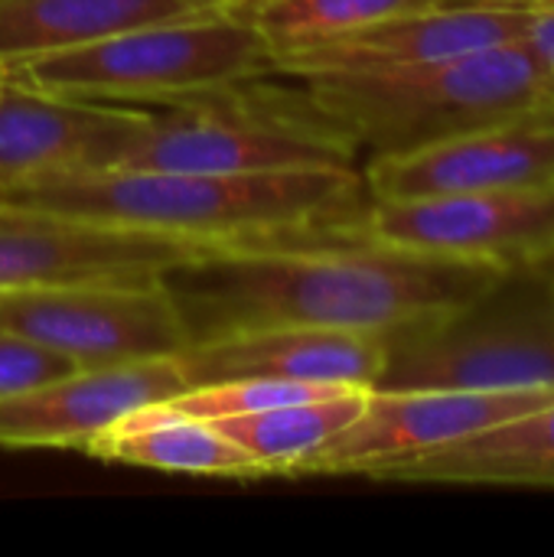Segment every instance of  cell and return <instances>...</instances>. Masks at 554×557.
Segmentation results:
<instances>
[{
	"mask_svg": "<svg viewBox=\"0 0 554 557\" xmlns=\"http://www.w3.org/2000/svg\"><path fill=\"white\" fill-rule=\"evenodd\" d=\"M506 268L385 245L343 228L209 245L160 274L189 343L320 326L389 336L480 297Z\"/></svg>",
	"mask_w": 554,
	"mask_h": 557,
	"instance_id": "obj_1",
	"label": "cell"
},
{
	"mask_svg": "<svg viewBox=\"0 0 554 557\" xmlns=\"http://www.w3.org/2000/svg\"><path fill=\"white\" fill-rule=\"evenodd\" d=\"M369 202L356 166L196 173L78 166L0 189V206L163 232L202 245H238L349 225Z\"/></svg>",
	"mask_w": 554,
	"mask_h": 557,
	"instance_id": "obj_2",
	"label": "cell"
},
{
	"mask_svg": "<svg viewBox=\"0 0 554 557\" xmlns=\"http://www.w3.org/2000/svg\"><path fill=\"white\" fill-rule=\"evenodd\" d=\"M281 78L369 157L428 147L554 104L522 39L398 69Z\"/></svg>",
	"mask_w": 554,
	"mask_h": 557,
	"instance_id": "obj_3",
	"label": "cell"
},
{
	"mask_svg": "<svg viewBox=\"0 0 554 557\" xmlns=\"http://www.w3.org/2000/svg\"><path fill=\"white\" fill-rule=\"evenodd\" d=\"M271 69V49L238 10L147 23L3 69V78L62 98L150 104L219 91Z\"/></svg>",
	"mask_w": 554,
	"mask_h": 557,
	"instance_id": "obj_4",
	"label": "cell"
},
{
	"mask_svg": "<svg viewBox=\"0 0 554 557\" xmlns=\"http://www.w3.org/2000/svg\"><path fill=\"white\" fill-rule=\"evenodd\" d=\"M379 392L554 388V277L506 268L470 304L385 336Z\"/></svg>",
	"mask_w": 554,
	"mask_h": 557,
	"instance_id": "obj_5",
	"label": "cell"
},
{
	"mask_svg": "<svg viewBox=\"0 0 554 557\" xmlns=\"http://www.w3.org/2000/svg\"><path fill=\"white\" fill-rule=\"evenodd\" d=\"M0 333L33 339L78 366L176 356L189 346L160 281L0 290Z\"/></svg>",
	"mask_w": 554,
	"mask_h": 557,
	"instance_id": "obj_6",
	"label": "cell"
},
{
	"mask_svg": "<svg viewBox=\"0 0 554 557\" xmlns=\"http://www.w3.org/2000/svg\"><path fill=\"white\" fill-rule=\"evenodd\" d=\"M554 401V388L519 392H379L372 388L359 418L304 457L287 480L300 476H376L385 467L441 450L496 424L516 421Z\"/></svg>",
	"mask_w": 554,
	"mask_h": 557,
	"instance_id": "obj_7",
	"label": "cell"
},
{
	"mask_svg": "<svg viewBox=\"0 0 554 557\" xmlns=\"http://www.w3.org/2000/svg\"><path fill=\"white\" fill-rule=\"evenodd\" d=\"M346 228L444 258L529 264L554 251V186L369 199Z\"/></svg>",
	"mask_w": 554,
	"mask_h": 557,
	"instance_id": "obj_8",
	"label": "cell"
},
{
	"mask_svg": "<svg viewBox=\"0 0 554 557\" xmlns=\"http://www.w3.org/2000/svg\"><path fill=\"white\" fill-rule=\"evenodd\" d=\"M202 242L59 212L0 206V290L157 284Z\"/></svg>",
	"mask_w": 554,
	"mask_h": 557,
	"instance_id": "obj_9",
	"label": "cell"
},
{
	"mask_svg": "<svg viewBox=\"0 0 554 557\" xmlns=\"http://www.w3.org/2000/svg\"><path fill=\"white\" fill-rule=\"evenodd\" d=\"M362 183L369 199L554 186V104L428 147L376 153Z\"/></svg>",
	"mask_w": 554,
	"mask_h": 557,
	"instance_id": "obj_10",
	"label": "cell"
},
{
	"mask_svg": "<svg viewBox=\"0 0 554 557\" xmlns=\"http://www.w3.org/2000/svg\"><path fill=\"white\" fill-rule=\"evenodd\" d=\"M189 388L176 356L82 366L29 392L0 398V447L88 450L124 414Z\"/></svg>",
	"mask_w": 554,
	"mask_h": 557,
	"instance_id": "obj_11",
	"label": "cell"
},
{
	"mask_svg": "<svg viewBox=\"0 0 554 557\" xmlns=\"http://www.w3.org/2000/svg\"><path fill=\"white\" fill-rule=\"evenodd\" d=\"M529 7L522 3H447L438 10L405 13L369 23L362 29L281 52L271 59L268 75L307 72H369L398 69L415 62L451 59L503 42L522 39Z\"/></svg>",
	"mask_w": 554,
	"mask_h": 557,
	"instance_id": "obj_12",
	"label": "cell"
},
{
	"mask_svg": "<svg viewBox=\"0 0 554 557\" xmlns=\"http://www.w3.org/2000/svg\"><path fill=\"white\" fill-rule=\"evenodd\" d=\"M150 121L140 104L46 95L3 78L0 85V189L26 176L111 166Z\"/></svg>",
	"mask_w": 554,
	"mask_h": 557,
	"instance_id": "obj_13",
	"label": "cell"
},
{
	"mask_svg": "<svg viewBox=\"0 0 554 557\" xmlns=\"http://www.w3.org/2000/svg\"><path fill=\"white\" fill-rule=\"evenodd\" d=\"M176 359L189 388L232 379L372 388L385 362V336L320 326H264L189 343Z\"/></svg>",
	"mask_w": 554,
	"mask_h": 557,
	"instance_id": "obj_14",
	"label": "cell"
},
{
	"mask_svg": "<svg viewBox=\"0 0 554 557\" xmlns=\"http://www.w3.org/2000/svg\"><path fill=\"white\" fill-rule=\"evenodd\" d=\"M372 480L554 490V401L441 450L385 467Z\"/></svg>",
	"mask_w": 554,
	"mask_h": 557,
	"instance_id": "obj_15",
	"label": "cell"
},
{
	"mask_svg": "<svg viewBox=\"0 0 554 557\" xmlns=\"http://www.w3.org/2000/svg\"><path fill=\"white\" fill-rule=\"evenodd\" d=\"M242 0H0V72L101 36L232 10Z\"/></svg>",
	"mask_w": 554,
	"mask_h": 557,
	"instance_id": "obj_16",
	"label": "cell"
},
{
	"mask_svg": "<svg viewBox=\"0 0 554 557\" xmlns=\"http://www.w3.org/2000/svg\"><path fill=\"white\" fill-rule=\"evenodd\" d=\"M85 454L108 463L150 467L167 473L268 480L261 463L232 444L212 421L183 414L167 401H153L124 414L114 428L98 434Z\"/></svg>",
	"mask_w": 554,
	"mask_h": 557,
	"instance_id": "obj_17",
	"label": "cell"
},
{
	"mask_svg": "<svg viewBox=\"0 0 554 557\" xmlns=\"http://www.w3.org/2000/svg\"><path fill=\"white\" fill-rule=\"evenodd\" d=\"M372 388H346L313 401L278 405L255 414H232L212 421L232 444H238L268 480H287V473L320 450L330 437L349 428L366 408Z\"/></svg>",
	"mask_w": 554,
	"mask_h": 557,
	"instance_id": "obj_18",
	"label": "cell"
},
{
	"mask_svg": "<svg viewBox=\"0 0 554 557\" xmlns=\"http://www.w3.org/2000/svg\"><path fill=\"white\" fill-rule=\"evenodd\" d=\"M447 3L451 0H242L232 10L255 23L274 59L281 52H294L379 20L438 10Z\"/></svg>",
	"mask_w": 554,
	"mask_h": 557,
	"instance_id": "obj_19",
	"label": "cell"
},
{
	"mask_svg": "<svg viewBox=\"0 0 554 557\" xmlns=\"http://www.w3.org/2000/svg\"><path fill=\"white\" fill-rule=\"evenodd\" d=\"M75 369H82V366L56 349H46V346L13 336V333H0V398L29 392L36 385L62 379Z\"/></svg>",
	"mask_w": 554,
	"mask_h": 557,
	"instance_id": "obj_20",
	"label": "cell"
},
{
	"mask_svg": "<svg viewBox=\"0 0 554 557\" xmlns=\"http://www.w3.org/2000/svg\"><path fill=\"white\" fill-rule=\"evenodd\" d=\"M522 42L532 52V59L549 85V95L554 98V7H529V23L522 29Z\"/></svg>",
	"mask_w": 554,
	"mask_h": 557,
	"instance_id": "obj_21",
	"label": "cell"
},
{
	"mask_svg": "<svg viewBox=\"0 0 554 557\" xmlns=\"http://www.w3.org/2000/svg\"><path fill=\"white\" fill-rule=\"evenodd\" d=\"M503 3H526V7H554V0H503Z\"/></svg>",
	"mask_w": 554,
	"mask_h": 557,
	"instance_id": "obj_22",
	"label": "cell"
},
{
	"mask_svg": "<svg viewBox=\"0 0 554 557\" xmlns=\"http://www.w3.org/2000/svg\"><path fill=\"white\" fill-rule=\"evenodd\" d=\"M535 264H539V268H545V271H549V274H552V277H554V251H549L545 258H539Z\"/></svg>",
	"mask_w": 554,
	"mask_h": 557,
	"instance_id": "obj_23",
	"label": "cell"
},
{
	"mask_svg": "<svg viewBox=\"0 0 554 557\" xmlns=\"http://www.w3.org/2000/svg\"><path fill=\"white\" fill-rule=\"evenodd\" d=\"M451 3H496V0H451Z\"/></svg>",
	"mask_w": 554,
	"mask_h": 557,
	"instance_id": "obj_24",
	"label": "cell"
},
{
	"mask_svg": "<svg viewBox=\"0 0 554 557\" xmlns=\"http://www.w3.org/2000/svg\"><path fill=\"white\" fill-rule=\"evenodd\" d=\"M0 85H3V72H0Z\"/></svg>",
	"mask_w": 554,
	"mask_h": 557,
	"instance_id": "obj_25",
	"label": "cell"
},
{
	"mask_svg": "<svg viewBox=\"0 0 554 557\" xmlns=\"http://www.w3.org/2000/svg\"><path fill=\"white\" fill-rule=\"evenodd\" d=\"M496 3H503V0H496Z\"/></svg>",
	"mask_w": 554,
	"mask_h": 557,
	"instance_id": "obj_26",
	"label": "cell"
}]
</instances>
